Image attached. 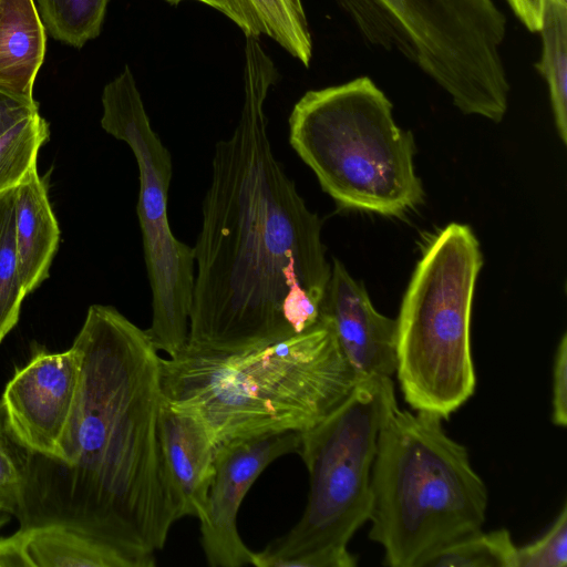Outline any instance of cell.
Here are the masks:
<instances>
[{"label":"cell","instance_id":"10","mask_svg":"<svg viewBox=\"0 0 567 567\" xmlns=\"http://www.w3.org/2000/svg\"><path fill=\"white\" fill-rule=\"evenodd\" d=\"M80 382L81 355L74 346L64 352L37 351L16 370L0 399L13 433L30 451L63 460Z\"/></svg>","mask_w":567,"mask_h":567},{"label":"cell","instance_id":"27","mask_svg":"<svg viewBox=\"0 0 567 567\" xmlns=\"http://www.w3.org/2000/svg\"><path fill=\"white\" fill-rule=\"evenodd\" d=\"M516 17L532 32H539L545 0H507Z\"/></svg>","mask_w":567,"mask_h":567},{"label":"cell","instance_id":"7","mask_svg":"<svg viewBox=\"0 0 567 567\" xmlns=\"http://www.w3.org/2000/svg\"><path fill=\"white\" fill-rule=\"evenodd\" d=\"M483 256L472 229L452 223L427 245L396 318V378L405 402L447 420L474 393V290Z\"/></svg>","mask_w":567,"mask_h":567},{"label":"cell","instance_id":"14","mask_svg":"<svg viewBox=\"0 0 567 567\" xmlns=\"http://www.w3.org/2000/svg\"><path fill=\"white\" fill-rule=\"evenodd\" d=\"M44 53L45 27L34 0H0V91L35 101Z\"/></svg>","mask_w":567,"mask_h":567},{"label":"cell","instance_id":"29","mask_svg":"<svg viewBox=\"0 0 567 567\" xmlns=\"http://www.w3.org/2000/svg\"><path fill=\"white\" fill-rule=\"evenodd\" d=\"M11 514L3 509H0V528L3 527L11 518Z\"/></svg>","mask_w":567,"mask_h":567},{"label":"cell","instance_id":"13","mask_svg":"<svg viewBox=\"0 0 567 567\" xmlns=\"http://www.w3.org/2000/svg\"><path fill=\"white\" fill-rule=\"evenodd\" d=\"M159 433L165 463L181 496L184 517L202 519L214 476V445L204 424L194 415L163 403Z\"/></svg>","mask_w":567,"mask_h":567},{"label":"cell","instance_id":"8","mask_svg":"<svg viewBox=\"0 0 567 567\" xmlns=\"http://www.w3.org/2000/svg\"><path fill=\"white\" fill-rule=\"evenodd\" d=\"M374 47L396 51L466 115L499 122L511 85L506 17L494 0H332Z\"/></svg>","mask_w":567,"mask_h":567},{"label":"cell","instance_id":"22","mask_svg":"<svg viewBox=\"0 0 567 567\" xmlns=\"http://www.w3.org/2000/svg\"><path fill=\"white\" fill-rule=\"evenodd\" d=\"M109 0H38L45 28L74 47L100 34Z\"/></svg>","mask_w":567,"mask_h":567},{"label":"cell","instance_id":"5","mask_svg":"<svg viewBox=\"0 0 567 567\" xmlns=\"http://www.w3.org/2000/svg\"><path fill=\"white\" fill-rule=\"evenodd\" d=\"M289 143L342 208L399 217L423 203L413 135L369 76L306 92L289 116Z\"/></svg>","mask_w":567,"mask_h":567},{"label":"cell","instance_id":"4","mask_svg":"<svg viewBox=\"0 0 567 567\" xmlns=\"http://www.w3.org/2000/svg\"><path fill=\"white\" fill-rule=\"evenodd\" d=\"M443 419L388 408L371 473L369 537L391 567H421L445 545L480 530L488 494L464 445L450 437Z\"/></svg>","mask_w":567,"mask_h":567},{"label":"cell","instance_id":"2","mask_svg":"<svg viewBox=\"0 0 567 567\" xmlns=\"http://www.w3.org/2000/svg\"><path fill=\"white\" fill-rule=\"evenodd\" d=\"M81 382L62 461L32 458L20 526L87 529L137 567H153L184 517L161 442L162 358L145 330L92 305L73 344Z\"/></svg>","mask_w":567,"mask_h":567},{"label":"cell","instance_id":"19","mask_svg":"<svg viewBox=\"0 0 567 567\" xmlns=\"http://www.w3.org/2000/svg\"><path fill=\"white\" fill-rule=\"evenodd\" d=\"M17 188L0 193V342L17 324L24 292L16 245Z\"/></svg>","mask_w":567,"mask_h":567},{"label":"cell","instance_id":"1","mask_svg":"<svg viewBox=\"0 0 567 567\" xmlns=\"http://www.w3.org/2000/svg\"><path fill=\"white\" fill-rule=\"evenodd\" d=\"M277 80L259 39L247 37L243 109L230 137L215 146L193 247L186 352H244L321 321L331 264L322 220L270 145L264 105Z\"/></svg>","mask_w":567,"mask_h":567},{"label":"cell","instance_id":"26","mask_svg":"<svg viewBox=\"0 0 567 567\" xmlns=\"http://www.w3.org/2000/svg\"><path fill=\"white\" fill-rule=\"evenodd\" d=\"M38 112L35 101H27L0 91V135L19 121Z\"/></svg>","mask_w":567,"mask_h":567},{"label":"cell","instance_id":"24","mask_svg":"<svg viewBox=\"0 0 567 567\" xmlns=\"http://www.w3.org/2000/svg\"><path fill=\"white\" fill-rule=\"evenodd\" d=\"M567 565V506L538 539L516 547L515 567H565Z\"/></svg>","mask_w":567,"mask_h":567},{"label":"cell","instance_id":"3","mask_svg":"<svg viewBox=\"0 0 567 567\" xmlns=\"http://www.w3.org/2000/svg\"><path fill=\"white\" fill-rule=\"evenodd\" d=\"M358 382L323 317L305 332L248 351L162 358L164 401L197 417L216 447L310 430Z\"/></svg>","mask_w":567,"mask_h":567},{"label":"cell","instance_id":"30","mask_svg":"<svg viewBox=\"0 0 567 567\" xmlns=\"http://www.w3.org/2000/svg\"><path fill=\"white\" fill-rule=\"evenodd\" d=\"M560 1L567 2V0H560Z\"/></svg>","mask_w":567,"mask_h":567},{"label":"cell","instance_id":"25","mask_svg":"<svg viewBox=\"0 0 567 567\" xmlns=\"http://www.w3.org/2000/svg\"><path fill=\"white\" fill-rule=\"evenodd\" d=\"M553 423L567 425V336L563 334L556 349L553 368Z\"/></svg>","mask_w":567,"mask_h":567},{"label":"cell","instance_id":"6","mask_svg":"<svg viewBox=\"0 0 567 567\" xmlns=\"http://www.w3.org/2000/svg\"><path fill=\"white\" fill-rule=\"evenodd\" d=\"M394 401L391 378L360 380L327 419L300 433L297 453L309 473L306 508L288 533L254 553V566L357 565L348 544L369 520L378 434Z\"/></svg>","mask_w":567,"mask_h":567},{"label":"cell","instance_id":"11","mask_svg":"<svg viewBox=\"0 0 567 567\" xmlns=\"http://www.w3.org/2000/svg\"><path fill=\"white\" fill-rule=\"evenodd\" d=\"M301 432H282L234 440L216 447L214 476L200 544L212 567L252 565L254 553L241 539L237 515L243 499L264 470L276 458L297 453Z\"/></svg>","mask_w":567,"mask_h":567},{"label":"cell","instance_id":"18","mask_svg":"<svg viewBox=\"0 0 567 567\" xmlns=\"http://www.w3.org/2000/svg\"><path fill=\"white\" fill-rule=\"evenodd\" d=\"M542 56L536 68L544 78L550 97L559 138L567 143V2L545 0Z\"/></svg>","mask_w":567,"mask_h":567},{"label":"cell","instance_id":"9","mask_svg":"<svg viewBox=\"0 0 567 567\" xmlns=\"http://www.w3.org/2000/svg\"><path fill=\"white\" fill-rule=\"evenodd\" d=\"M102 128L128 145L140 179L137 218L152 291V322L146 333L157 351L181 355L187 344L195 277L194 249L178 240L167 215L173 161L153 130L128 65L102 93Z\"/></svg>","mask_w":567,"mask_h":567},{"label":"cell","instance_id":"16","mask_svg":"<svg viewBox=\"0 0 567 567\" xmlns=\"http://www.w3.org/2000/svg\"><path fill=\"white\" fill-rule=\"evenodd\" d=\"M60 240V228L38 169L17 187L16 245L24 292L49 277Z\"/></svg>","mask_w":567,"mask_h":567},{"label":"cell","instance_id":"20","mask_svg":"<svg viewBox=\"0 0 567 567\" xmlns=\"http://www.w3.org/2000/svg\"><path fill=\"white\" fill-rule=\"evenodd\" d=\"M516 547L506 528L480 529L440 548L421 567H515Z\"/></svg>","mask_w":567,"mask_h":567},{"label":"cell","instance_id":"17","mask_svg":"<svg viewBox=\"0 0 567 567\" xmlns=\"http://www.w3.org/2000/svg\"><path fill=\"white\" fill-rule=\"evenodd\" d=\"M177 6L185 0H164ZM228 18L244 33L274 40L308 68L312 58V38L302 0H193Z\"/></svg>","mask_w":567,"mask_h":567},{"label":"cell","instance_id":"21","mask_svg":"<svg viewBox=\"0 0 567 567\" xmlns=\"http://www.w3.org/2000/svg\"><path fill=\"white\" fill-rule=\"evenodd\" d=\"M48 137L49 125L39 112L0 135V193L17 188L38 169V154Z\"/></svg>","mask_w":567,"mask_h":567},{"label":"cell","instance_id":"12","mask_svg":"<svg viewBox=\"0 0 567 567\" xmlns=\"http://www.w3.org/2000/svg\"><path fill=\"white\" fill-rule=\"evenodd\" d=\"M321 316L358 380L391 378L396 369V319L380 313L365 288L333 259Z\"/></svg>","mask_w":567,"mask_h":567},{"label":"cell","instance_id":"23","mask_svg":"<svg viewBox=\"0 0 567 567\" xmlns=\"http://www.w3.org/2000/svg\"><path fill=\"white\" fill-rule=\"evenodd\" d=\"M34 453L13 433L0 399V509L17 516Z\"/></svg>","mask_w":567,"mask_h":567},{"label":"cell","instance_id":"28","mask_svg":"<svg viewBox=\"0 0 567 567\" xmlns=\"http://www.w3.org/2000/svg\"><path fill=\"white\" fill-rule=\"evenodd\" d=\"M27 567V560L14 534L0 537V567Z\"/></svg>","mask_w":567,"mask_h":567},{"label":"cell","instance_id":"15","mask_svg":"<svg viewBox=\"0 0 567 567\" xmlns=\"http://www.w3.org/2000/svg\"><path fill=\"white\" fill-rule=\"evenodd\" d=\"M14 536L27 566L137 567L118 549L75 525L43 523L20 526Z\"/></svg>","mask_w":567,"mask_h":567}]
</instances>
